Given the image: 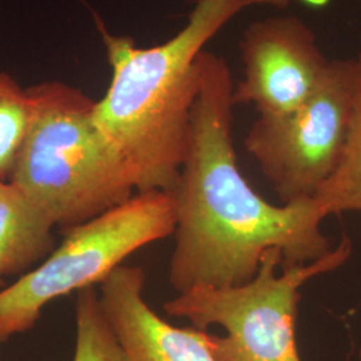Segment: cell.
I'll return each instance as SVG.
<instances>
[{"label": "cell", "instance_id": "obj_11", "mask_svg": "<svg viewBox=\"0 0 361 361\" xmlns=\"http://www.w3.org/2000/svg\"><path fill=\"white\" fill-rule=\"evenodd\" d=\"M77 341L74 361H126L111 326L104 317L95 286L82 289L75 300Z\"/></svg>", "mask_w": 361, "mask_h": 361}, {"label": "cell", "instance_id": "obj_2", "mask_svg": "<svg viewBox=\"0 0 361 361\" xmlns=\"http://www.w3.org/2000/svg\"><path fill=\"white\" fill-rule=\"evenodd\" d=\"M249 4L246 0H198L173 38L149 49L137 47L129 37L110 34L95 15L111 82L97 101L94 116L135 192L174 189L201 87L200 54Z\"/></svg>", "mask_w": 361, "mask_h": 361}, {"label": "cell", "instance_id": "obj_15", "mask_svg": "<svg viewBox=\"0 0 361 361\" xmlns=\"http://www.w3.org/2000/svg\"><path fill=\"white\" fill-rule=\"evenodd\" d=\"M357 361H361V348L359 350V356H357Z\"/></svg>", "mask_w": 361, "mask_h": 361}, {"label": "cell", "instance_id": "obj_13", "mask_svg": "<svg viewBox=\"0 0 361 361\" xmlns=\"http://www.w3.org/2000/svg\"><path fill=\"white\" fill-rule=\"evenodd\" d=\"M246 1H249V3H261V4H271V6H274V7H286V6H289L293 0H246ZM298 1H307V3H310V4H320V3H323V0H298Z\"/></svg>", "mask_w": 361, "mask_h": 361}, {"label": "cell", "instance_id": "obj_8", "mask_svg": "<svg viewBox=\"0 0 361 361\" xmlns=\"http://www.w3.org/2000/svg\"><path fill=\"white\" fill-rule=\"evenodd\" d=\"M146 274L140 267L121 265L101 284L104 317L126 361H217L207 331L178 328L161 319L145 300Z\"/></svg>", "mask_w": 361, "mask_h": 361}, {"label": "cell", "instance_id": "obj_12", "mask_svg": "<svg viewBox=\"0 0 361 361\" xmlns=\"http://www.w3.org/2000/svg\"><path fill=\"white\" fill-rule=\"evenodd\" d=\"M31 118V102L10 74L0 71V180H10Z\"/></svg>", "mask_w": 361, "mask_h": 361}, {"label": "cell", "instance_id": "obj_7", "mask_svg": "<svg viewBox=\"0 0 361 361\" xmlns=\"http://www.w3.org/2000/svg\"><path fill=\"white\" fill-rule=\"evenodd\" d=\"M240 50L244 78L233 90V104H253L259 116H283L305 104L329 63L313 31L297 16L253 22Z\"/></svg>", "mask_w": 361, "mask_h": 361}, {"label": "cell", "instance_id": "obj_4", "mask_svg": "<svg viewBox=\"0 0 361 361\" xmlns=\"http://www.w3.org/2000/svg\"><path fill=\"white\" fill-rule=\"evenodd\" d=\"M170 192H137L126 202L66 232L38 267L0 289V345L31 331L52 301L102 284L126 258L174 234Z\"/></svg>", "mask_w": 361, "mask_h": 361}, {"label": "cell", "instance_id": "obj_10", "mask_svg": "<svg viewBox=\"0 0 361 361\" xmlns=\"http://www.w3.org/2000/svg\"><path fill=\"white\" fill-rule=\"evenodd\" d=\"M356 61L353 114L341 159L313 197L325 217L361 213V50Z\"/></svg>", "mask_w": 361, "mask_h": 361}, {"label": "cell", "instance_id": "obj_1", "mask_svg": "<svg viewBox=\"0 0 361 361\" xmlns=\"http://www.w3.org/2000/svg\"><path fill=\"white\" fill-rule=\"evenodd\" d=\"M201 87L194 104L188 153L170 192L176 204L169 283L177 293L232 288L252 281L271 249L283 265L308 264L334 247L314 198L273 205L245 180L232 135V73L213 52L198 58Z\"/></svg>", "mask_w": 361, "mask_h": 361}, {"label": "cell", "instance_id": "obj_6", "mask_svg": "<svg viewBox=\"0 0 361 361\" xmlns=\"http://www.w3.org/2000/svg\"><path fill=\"white\" fill-rule=\"evenodd\" d=\"M356 61H329L319 87L298 109L259 116L246 134L252 155L281 204L313 198L337 168L353 114Z\"/></svg>", "mask_w": 361, "mask_h": 361}, {"label": "cell", "instance_id": "obj_3", "mask_svg": "<svg viewBox=\"0 0 361 361\" xmlns=\"http://www.w3.org/2000/svg\"><path fill=\"white\" fill-rule=\"evenodd\" d=\"M31 118L10 180L66 232L137 193L104 134L97 101L63 82L27 87Z\"/></svg>", "mask_w": 361, "mask_h": 361}, {"label": "cell", "instance_id": "obj_14", "mask_svg": "<svg viewBox=\"0 0 361 361\" xmlns=\"http://www.w3.org/2000/svg\"><path fill=\"white\" fill-rule=\"evenodd\" d=\"M3 285H4V280H3V279H0V289L3 288Z\"/></svg>", "mask_w": 361, "mask_h": 361}, {"label": "cell", "instance_id": "obj_9", "mask_svg": "<svg viewBox=\"0 0 361 361\" xmlns=\"http://www.w3.org/2000/svg\"><path fill=\"white\" fill-rule=\"evenodd\" d=\"M55 224L19 186L0 180V279L22 277L56 247Z\"/></svg>", "mask_w": 361, "mask_h": 361}, {"label": "cell", "instance_id": "obj_5", "mask_svg": "<svg viewBox=\"0 0 361 361\" xmlns=\"http://www.w3.org/2000/svg\"><path fill=\"white\" fill-rule=\"evenodd\" d=\"M352 255V241L343 237L326 256L285 267L281 252L271 249L256 277L232 288H194L165 302L171 317L200 331L217 325L225 335L207 332L217 361H302L297 348L296 323L302 286L312 279L343 267Z\"/></svg>", "mask_w": 361, "mask_h": 361}]
</instances>
